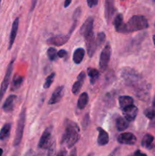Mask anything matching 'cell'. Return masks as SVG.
<instances>
[{
  "label": "cell",
  "mask_w": 155,
  "mask_h": 156,
  "mask_svg": "<svg viewBox=\"0 0 155 156\" xmlns=\"http://www.w3.org/2000/svg\"><path fill=\"white\" fill-rule=\"evenodd\" d=\"M80 139V129L75 122L66 119L65 121V132L61 140V144L71 148Z\"/></svg>",
  "instance_id": "1"
},
{
  "label": "cell",
  "mask_w": 155,
  "mask_h": 156,
  "mask_svg": "<svg viewBox=\"0 0 155 156\" xmlns=\"http://www.w3.org/2000/svg\"><path fill=\"white\" fill-rule=\"evenodd\" d=\"M149 27L147 19L144 15H134L125 24L122 33H132L138 30H144Z\"/></svg>",
  "instance_id": "2"
},
{
  "label": "cell",
  "mask_w": 155,
  "mask_h": 156,
  "mask_svg": "<svg viewBox=\"0 0 155 156\" xmlns=\"http://www.w3.org/2000/svg\"><path fill=\"white\" fill-rule=\"evenodd\" d=\"M120 75L126 85L129 86L136 88L142 82H144L141 75L131 67H124L120 71Z\"/></svg>",
  "instance_id": "3"
},
{
  "label": "cell",
  "mask_w": 155,
  "mask_h": 156,
  "mask_svg": "<svg viewBox=\"0 0 155 156\" xmlns=\"http://www.w3.org/2000/svg\"><path fill=\"white\" fill-rule=\"evenodd\" d=\"M26 122V109L23 108L21 109V112L19 114L18 117V123H17V128L15 131V136L14 139L13 146H18L21 143V140L23 138V134H24V126H25Z\"/></svg>",
  "instance_id": "4"
},
{
  "label": "cell",
  "mask_w": 155,
  "mask_h": 156,
  "mask_svg": "<svg viewBox=\"0 0 155 156\" xmlns=\"http://www.w3.org/2000/svg\"><path fill=\"white\" fill-rule=\"evenodd\" d=\"M77 22L78 21H73L72 25H71V28H70L69 31H68V33L67 34L51 37L49 39H47V44L52 46H56V47H60V46H62L65 44H66L68 41V40L70 39V37H71L73 31L75 29L76 25H77Z\"/></svg>",
  "instance_id": "5"
},
{
  "label": "cell",
  "mask_w": 155,
  "mask_h": 156,
  "mask_svg": "<svg viewBox=\"0 0 155 156\" xmlns=\"http://www.w3.org/2000/svg\"><path fill=\"white\" fill-rule=\"evenodd\" d=\"M15 62V59H12L10 62H9V66L7 67V70H6L5 75L4 76L2 82L1 83V86H0V103H1L3 97H4L5 94L6 92L8 87H9V83H10L11 76H12V71H13V64Z\"/></svg>",
  "instance_id": "6"
},
{
  "label": "cell",
  "mask_w": 155,
  "mask_h": 156,
  "mask_svg": "<svg viewBox=\"0 0 155 156\" xmlns=\"http://www.w3.org/2000/svg\"><path fill=\"white\" fill-rule=\"evenodd\" d=\"M111 53H112L111 46L110 44L108 43V44L103 47V49L102 50L101 53H100L99 66H100V69L102 71H105V70L107 69L108 64H109V59H110Z\"/></svg>",
  "instance_id": "7"
},
{
  "label": "cell",
  "mask_w": 155,
  "mask_h": 156,
  "mask_svg": "<svg viewBox=\"0 0 155 156\" xmlns=\"http://www.w3.org/2000/svg\"><path fill=\"white\" fill-rule=\"evenodd\" d=\"M52 130L53 127L50 126L47 127L43 133L40 139L39 143H38V147L42 149H46L50 148L51 146V139H52Z\"/></svg>",
  "instance_id": "8"
},
{
  "label": "cell",
  "mask_w": 155,
  "mask_h": 156,
  "mask_svg": "<svg viewBox=\"0 0 155 156\" xmlns=\"http://www.w3.org/2000/svg\"><path fill=\"white\" fill-rule=\"evenodd\" d=\"M85 41H86L87 51L89 57H92L95 53L96 49H97V44L96 42V37L94 34V32L88 34L85 37Z\"/></svg>",
  "instance_id": "9"
},
{
  "label": "cell",
  "mask_w": 155,
  "mask_h": 156,
  "mask_svg": "<svg viewBox=\"0 0 155 156\" xmlns=\"http://www.w3.org/2000/svg\"><path fill=\"white\" fill-rule=\"evenodd\" d=\"M136 96L141 100L145 101L149 98V91H150V85L146 84L145 82H142L141 85L135 88Z\"/></svg>",
  "instance_id": "10"
},
{
  "label": "cell",
  "mask_w": 155,
  "mask_h": 156,
  "mask_svg": "<svg viewBox=\"0 0 155 156\" xmlns=\"http://www.w3.org/2000/svg\"><path fill=\"white\" fill-rule=\"evenodd\" d=\"M122 111L125 118L129 122H132L134 121L136 118L137 114L138 113V109L135 105H132L131 106L124 108V109H122Z\"/></svg>",
  "instance_id": "11"
},
{
  "label": "cell",
  "mask_w": 155,
  "mask_h": 156,
  "mask_svg": "<svg viewBox=\"0 0 155 156\" xmlns=\"http://www.w3.org/2000/svg\"><path fill=\"white\" fill-rule=\"evenodd\" d=\"M117 141L120 144L134 145L136 143L137 138L132 133H124L117 137Z\"/></svg>",
  "instance_id": "12"
},
{
  "label": "cell",
  "mask_w": 155,
  "mask_h": 156,
  "mask_svg": "<svg viewBox=\"0 0 155 156\" xmlns=\"http://www.w3.org/2000/svg\"><path fill=\"white\" fill-rule=\"evenodd\" d=\"M94 19L93 17H88L86 21L84 22L80 28V34L83 37L88 36V34L93 32V27H94Z\"/></svg>",
  "instance_id": "13"
},
{
  "label": "cell",
  "mask_w": 155,
  "mask_h": 156,
  "mask_svg": "<svg viewBox=\"0 0 155 156\" xmlns=\"http://www.w3.org/2000/svg\"><path fill=\"white\" fill-rule=\"evenodd\" d=\"M64 94V86L63 85H61V86L57 87V88L55 89V91H53V93L52 94L51 98L49 100L48 104L50 105H55V104H57L58 102H59L62 99V96Z\"/></svg>",
  "instance_id": "14"
},
{
  "label": "cell",
  "mask_w": 155,
  "mask_h": 156,
  "mask_svg": "<svg viewBox=\"0 0 155 156\" xmlns=\"http://www.w3.org/2000/svg\"><path fill=\"white\" fill-rule=\"evenodd\" d=\"M115 12L114 0H105V17L108 23L110 22Z\"/></svg>",
  "instance_id": "15"
},
{
  "label": "cell",
  "mask_w": 155,
  "mask_h": 156,
  "mask_svg": "<svg viewBox=\"0 0 155 156\" xmlns=\"http://www.w3.org/2000/svg\"><path fill=\"white\" fill-rule=\"evenodd\" d=\"M18 26H19V18H16L15 21H13L12 25V29H11L10 36H9V50H11L15 43V38H16L17 33H18Z\"/></svg>",
  "instance_id": "16"
},
{
  "label": "cell",
  "mask_w": 155,
  "mask_h": 156,
  "mask_svg": "<svg viewBox=\"0 0 155 156\" xmlns=\"http://www.w3.org/2000/svg\"><path fill=\"white\" fill-rule=\"evenodd\" d=\"M17 99V96L15 94H11L6 98L3 104L2 109L4 112L5 113H11L13 111L14 108H15V101Z\"/></svg>",
  "instance_id": "17"
},
{
  "label": "cell",
  "mask_w": 155,
  "mask_h": 156,
  "mask_svg": "<svg viewBox=\"0 0 155 156\" xmlns=\"http://www.w3.org/2000/svg\"><path fill=\"white\" fill-rule=\"evenodd\" d=\"M85 76H86V75H85V73L84 71L81 72L78 76L77 81L74 82L72 86V88H71V91H72V93L74 94H78V93L81 89L84 82L85 80Z\"/></svg>",
  "instance_id": "18"
},
{
  "label": "cell",
  "mask_w": 155,
  "mask_h": 156,
  "mask_svg": "<svg viewBox=\"0 0 155 156\" xmlns=\"http://www.w3.org/2000/svg\"><path fill=\"white\" fill-rule=\"evenodd\" d=\"M97 131H98V138H97V144L100 146H104L108 144L109 143V134L106 130L101 127H97Z\"/></svg>",
  "instance_id": "19"
},
{
  "label": "cell",
  "mask_w": 155,
  "mask_h": 156,
  "mask_svg": "<svg viewBox=\"0 0 155 156\" xmlns=\"http://www.w3.org/2000/svg\"><path fill=\"white\" fill-rule=\"evenodd\" d=\"M113 25L117 32H119V33H122L123 28H124L125 26L122 14L120 13L115 15V17L114 18L113 20Z\"/></svg>",
  "instance_id": "20"
},
{
  "label": "cell",
  "mask_w": 155,
  "mask_h": 156,
  "mask_svg": "<svg viewBox=\"0 0 155 156\" xmlns=\"http://www.w3.org/2000/svg\"><path fill=\"white\" fill-rule=\"evenodd\" d=\"M115 127L117 130L119 132L126 130L129 126V123L125 117H117L115 120Z\"/></svg>",
  "instance_id": "21"
},
{
  "label": "cell",
  "mask_w": 155,
  "mask_h": 156,
  "mask_svg": "<svg viewBox=\"0 0 155 156\" xmlns=\"http://www.w3.org/2000/svg\"><path fill=\"white\" fill-rule=\"evenodd\" d=\"M119 104L121 109H124V108L133 105V98L128 95L120 96L119 98Z\"/></svg>",
  "instance_id": "22"
},
{
  "label": "cell",
  "mask_w": 155,
  "mask_h": 156,
  "mask_svg": "<svg viewBox=\"0 0 155 156\" xmlns=\"http://www.w3.org/2000/svg\"><path fill=\"white\" fill-rule=\"evenodd\" d=\"M85 51L84 48L79 47L74 50L73 53V61L75 64H80L83 61L84 57Z\"/></svg>",
  "instance_id": "23"
},
{
  "label": "cell",
  "mask_w": 155,
  "mask_h": 156,
  "mask_svg": "<svg viewBox=\"0 0 155 156\" xmlns=\"http://www.w3.org/2000/svg\"><path fill=\"white\" fill-rule=\"evenodd\" d=\"M23 81H24V77L23 76H20L18 74L15 75L13 79H12V85H11V90L13 91L18 90L22 85Z\"/></svg>",
  "instance_id": "24"
},
{
  "label": "cell",
  "mask_w": 155,
  "mask_h": 156,
  "mask_svg": "<svg viewBox=\"0 0 155 156\" xmlns=\"http://www.w3.org/2000/svg\"><path fill=\"white\" fill-rule=\"evenodd\" d=\"M11 128H12V125L9 123H5L2 127V129H0V140L1 141H4L9 138L10 136Z\"/></svg>",
  "instance_id": "25"
},
{
  "label": "cell",
  "mask_w": 155,
  "mask_h": 156,
  "mask_svg": "<svg viewBox=\"0 0 155 156\" xmlns=\"http://www.w3.org/2000/svg\"><path fill=\"white\" fill-rule=\"evenodd\" d=\"M88 101H89V97H88V93L83 92L82 94H81L78 98V108L80 110L84 109L88 104Z\"/></svg>",
  "instance_id": "26"
},
{
  "label": "cell",
  "mask_w": 155,
  "mask_h": 156,
  "mask_svg": "<svg viewBox=\"0 0 155 156\" xmlns=\"http://www.w3.org/2000/svg\"><path fill=\"white\" fill-rule=\"evenodd\" d=\"M154 140L153 136L151 134L147 133L144 136L142 140H141V146L143 147L146 148V149H151L152 146H153V142Z\"/></svg>",
  "instance_id": "27"
},
{
  "label": "cell",
  "mask_w": 155,
  "mask_h": 156,
  "mask_svg": "<svg viewBox=\"0 0 155 156\" xmlns=\"http://www.w3.org/2000/svg\"><path fill=\"white\" fill-rule=\"evenodd\" d=\"M88 75L90 77V82H91V83L94 84L96 82V81L98 79L99 76H100V73L96 69L88 68Z\"/></svg>",
  "instance_id": "28"
},
{
  "label": "cell",
  "mask_w": 155,
  "mask_h": 156,
  "mask_svg": "<svg viewBox=\"0 0 155 156\" xmlns=\"http://www.w3.org/2000/svg\"><path fill=\"white\" fill-rule=\"evenodd\" d=\"M57 50L55 47H50L47 50V56L50 61H56L58 58Z\"/></svg>",
  "instance_id": "29"
},
{
  "label": "cell",
  "mask_w": 155,
  "mask_h": 156,
  "mask_svg": "<svg viewBox=\"0 0 155 156\" xmlns=\"http://www.w3.org/2000/svg\"><path fill=\"white\" fill-rule=\"evenodd\" d=\"M144 114L149 120H153L155 119V108L152 107V108H146L144 111Z\"/></svg>",
  "instance_id": "30"
},
{
  "label": "cell",
  "mask_w": 155,
  "mask_h": 156,
  "mask_svg": "<svg viewBox=\"0 0 155 156\" xmlns=\"http://www.w3.org/2000/svg\"><path fill=\"white\" fill-rule=\"evenodd\" d=\"M55 76H56V73H52L50 76H47V78L46 79L45 82H44V85H43L44 88H49L50 86H51L52 83H53V81H54Z\"/></svg>",
  "instance_id": "31"
},
{
  "label": "cell",
  "mask_w": 155,
  "mask_h": 156,
  "mask_svg": "<svg viewBox=\"0 0 155 156\" xmlns=\"http://www.w3.org/2000/svg\"><path fill=\"white\" fill-rule=\"evenodd\" d=\"M106 41V34L104 32H100L97 34V37H96V42H97V46H101Z\"/></svg>",
  "instance_id": "32"
},
{
  "label": "cell",
  "mask_w": 155,
  "mask_h": 156,
  "mask_svg": "<svg viewBox=\"0 0 155 156\" xmlns=\"http://www.w3.org/2000/svg\"><path fill=\"white\" fill-rule=\"evenodd\" d=\"M81 14V7H78L77 9L74 10V13L72 15V20L73 21H78V18H80Z\"/></svg>",
  "instance_id": "33"
},
{
  "label": "cell",
  "mask_w": 155,
  "mask_h": 156,
  "mask_svg": "<svg viewBox=\"0 0 155 156\" xmlns=\"http://www.w3.org/2000/svg\"><path fill=\"white\" fill-rule=\"evenodd\" d=\"M55 143H52L51 146H50L49 148V151H48V153H47L46 156H54L55 155Z\"/></svg>",
  "instance_id": "34"
},
{
  "label": "cell",
  "mask_w": 155,
  "mask_h": 156,
  "mask_svg": "<svg viewBox=\"0 0 155 156\" xmlns=\"http://www.w3.org/2000/svg\"><path fill=\"white\" fill-rule=\"evenodd\" d=\"M84 121L82 122V125H83V127L86 128L87 126H88V125L89 124V120H90V117H89V115H88V114H86V115L84 116V117L83 119Z\"/></svg>",
  "instance_id": "35"
},
{
  "label": "cell",
  "mask_w": 155,
  "mask_h": 156,
  "mask_svg": "<svg viewBox=\"0 0 155 156\" xmlns=\"http://www.w3.org/2000/svg\"><path fill=\"white\" fill-rule=\"evenodd\" d=\"M88 5L89 8H93L98 4V0H87Z\"/></svg>",
  "instance_id": "36"
},
{
  "label": "cell",
  "mask_w": 155,
  "mask_h": 156,
  "mask_svg": "<svg viewBox=\"0 0 155 156\" xmlns=\"http://www.w3.org/2000/svg\"><path fill=\"white\" fill-rule=\"evenodd\" d=\"M58 57L59 58H64L67 55V52L65 50H60L59 51H58L57 53Z\"/></svg>",
  "instance_id": "37"
},
{
  "label": "cell",
  "mask_w": 155,
  "mask_h": 156,
  "mask_svg": "<svg viewBox=\"0 0 155 156\" xmlns=\"http://www.w3.org/2000/svg\"><path fill=\"white\" fill-rule=\"evenodd\" d=\"M131 156H147L145 153H143L140 150H136Z\"/></svg>",
  "instance_id": "38"
},
{
  "label": "cell",
  "mask_w": 155,
  "mask_h": 156,
  "mask_svg": "<svg viewBox=\"0 0 155 156\" xmlns=\"http://www.w3.org/2000/svg\"><path fill=\"white\" fill-rule=\"evenodd\" d=\"M38 0H32L31 1V5H30V12H32L33 11V9H35L36 7V5L37 3Z\"/></svg>",
  "instance_id": "39"
},
{
  "label": "cell",
  "mask_w": 155,
  "mask_h": 156,
  "mask_svg": "<svg viewBox=\"0 0 155 156\" xmlns=\"http://www.w3.org/2000/svg\"><path fill=\"white\" fill-rule=\"evenodd\" d=\"M24 156H36V154L33 152V149H29V150L27 151Z\"/></svg>",
  "instance_id": "40"
},
{
  "label": "cell",
  "mask_w": 155,
  "mask_h": 156,
  "mask_svg": "<svg viewBox=\"0 0 155 156\" xmlns=\"http://www.w3.org/2000/svg\"><path fill=\"white\" fill-rule=\"evenodd\" d=\"M56 156H67V151L65 149H61Z\"/></svg>",
  "instance_id": "41"
},
{
  "label": "cell",
  "mask_w": 155,
  "mask_h": 156,
  "mask_svg": "<svg viewBox=\"0 0 155 156\" xmlns=\"http://www.w3.org/2000/svg\"><path fill=\"white\" fill-rule=\"evenodd\" d=\"M71 3V0H65V2H64V7L68 8L70 5V4Z\"/></svg>",
  "instance_id": "42"
},
{
  "label": "cell",
  "mask_w": 155,
  "mask_h": 156,
  "mask_svg": "<svg viewBox=\"0 0 155 156\" xmlns=\"http://www.w3.org/2000/svg\"><path fill=\"white\" fill-rule=\"evenodd\" d=\"M69 156H78L77 155V149H75V148H74V149L71 150V153H70Z\"/></svg>",
  "instance_id": "43"
},
{
  "label": "cell",
  "mask_w": 155,
  "mask_h": 156,
  "mask_svg": "<svg viewBox=\"0 0 155 156\" xmlns=\"http://www.w3.org/2000/svg\"><path fill=\"white\" fill-rule=\"evenodd\" d=\"M118 149H115V150H113V152H112L111 154H109V156H116V152H117V151H118Z\"/></svg>",
  "instance_id": "44"
},
{
  "label": "cell",
  "mask_w": 155,
  "mask_h": 156,
  "mask_svg": "<svg viewBox=\"0 0 155 156\" xmlns=\"http://www.w3.org/2000/svg\"><path fill=\"white\" fill-rule=\"evenodd\" d=\"M152 105H153V108H155V94L153 96V103H152Z\"/></svg>",
  "instance_id": "45"
},
{
  "label": "cell",
  "mask_w": 155,
  "mask_h": 156,
  "mask_svg": "<svg viewBox=\"0 0 155 156\" xmlns=\"http://www.w3.org/2000/svg\"><path fill=\"white\" fill-rule=\"evenodd\" d=\"M2 154H3V149H2V148H0V156L2 155Z\"/></svg>",
  "instance_id": "46"
},
{
  "label": "cell",
  "mask_w": 155,
  "mask_h": 156,
  "mask_svg": "<svg viewBox=\"0 0 155 156\" xmlns=\"http://www.w3.org/2000/svg\"><path fill=\"white\" fill-rule=\"evenodd\" d=\"M152 39H153V44H154V46H155V34H153V37H152Z\"/></svg>",
  "instance_id": "47"
},
{
  "label": "cell",
  "mask_w": 155,
  "mask_h": 156,
  "mask_svg": "<svg viewBox=\"0 0 155 156\" xmlns=\"http://www.w3.org/2000/svg\"><path fill=\"white\" fill-rule=\"evenodd\" d=\"M88 156H93V154L92 153H91V154H89V155H88Z\"/></svg>",
  "instance_id": "48"
},
{
  "label": "cell",
  "mask_w": 155,
  "mask_h": 156,
  "mask_svg": "<svg viewBox=\"0 0 155 156\" xmlns=\"http://www.w3.org/2000/svg\"><path fill=\"white\" fill-rule=\"evenodd\" d=\"M1 2H2V0H0V5H1Z\"/></svg>",
  "instance_id": "49"
},
{
  "label": "cell",
  "mask_w": 155,
  "mask_h": 156,
  "mask_svg": "<svg viewBox=\"0 0 155 156\" xmlns=\"http://www.w3.org/2000/svg\"><path fill=\"white\" fill-rule=\"evenodd\" d=\"M152 1H153V2H155V0H152Z\"/></svg>",
  "instance_id": "50"
},
{
  "label": "cell",
  "mask_w": 155,
  "mask_h": 156,
  "mask_svg": "<svg viewBox=\"0 0 155 156\" xmlns=\"http://www.w3.org/2000/svg\"><path fill=\"white\" fill-rule=\"evenodd\" d=\"M154 27H155V23H154Z\"/></svg>",
  "instance_id": "51"
}]
</instances>
